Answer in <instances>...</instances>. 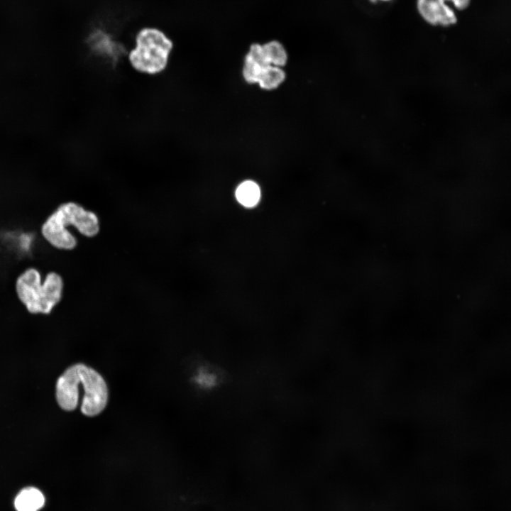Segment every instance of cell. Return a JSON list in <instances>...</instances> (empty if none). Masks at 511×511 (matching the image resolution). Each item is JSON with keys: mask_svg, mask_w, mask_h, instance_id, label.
<instances>
[{"mask_svg": "<svg viewBox=\"0 0 511 511\" xmlns=\"http://www.w3.org/2000/svg\"><path fill=\"white\" fill-rule=\"evenodd\" d=\"M266 66H263L246 54L243 68V75L245 80L251 84L258 82V77L262 70Z\"/></svg>", "mask_w": 511, "mask_h": 511, "instance_id": "obj_10", "label": "cell"}, {"mask_svg": "<svg viewBox=\"0 0 511 511\" xmlns=\"http://www.w3.org/2000/svg\"><path fill=\"white\" fill-rule=\"evenodd\" d=\"M134 47L128 53L132 68L150 75L163 72L174 49L173 40L161 29L154 26L141 28L135 34Z\"/></svg>", "mask_w": 511, "mask_h": 511, "instance_id": "obj_2", "label": "cell"}, {"mask_svg": "<svg viewBox=\"0 0 511 511\" xmlns=\"http://www.w3.org/2000/svg\"><path fill=\"white\" fill-rule=\"evenodd\" d=\"M63 286L62 278L58 273H48L42 282L39 271L30 268L17 278L16 291L30 313L48 314L61 301Z\"/></svg>", "mask_w": 511, "mask_h": 511, "instance_id": "obj_3", "label": "cell"}, {"mask_svg": "<svg viewBox=\"0 0 511 511\" xmlns=\"http://www.w3.org/2000/svg\"><path fill=\"white\" fill-rule=\"evenodd\" d=\"M285 77V72L281 67L268 65L262 70L257 83L265 89H273L284 81Z\"/></svg>", "mask_w": 511, "mask_h": 511, "instance_id": "obj_9", "label": "cell"}, {"mask_svg": "<svg viewBox=\"0 0 511 511\" xmlns=\"http://www.w3.org/2000/svg\"><path fill=\"white\" fill-rule=\"evenodd\" d=\"M419 13L429 23L449 26L456 22L454 11L441 0H418Z\"/></svg>", "mask_w": 511, "mask_h": 511, "instance_id": "obj_5", "label": "cell"}, {"mask_svg": "<svg viewBox=\"0 0 511 511\" xmlns=\"http://www.w3.org/2000/svg\"><path fill=\"white\" fill-rule=\"evenodd\" d=\"M72 226L82 235L93 237L99 231L97 214L75 202L60 205L45 220L41 227L44 238L53 247L61 250L74 249L77 241L67 230Z\"/></svg>", "mask_w": 511, "mask_h": 511, "instance_id": "obj_1", "label": "cell"}, {"mask_svg": "<svg viewBox=\"0 0 511 511\" xmlns=\"http://www.w3.org/2000/svg\"><path fill=\"white\" fill-rule=\"evenodd\" d=\"M79 380L84 388L81 412L86 416L99 414L106 407L108 389L102 376L82 363L75 364Z\"/></svg>", "mask_w": 511, "mask_h": 511, "instance_id": "obj_4", "label": "cell"}, {"mask_svg": "<svg viewBox=\"0 0 511 511\" xmlns=\"http://www.w3.org/2000/svg\"><path fill=\"white\" fill-rule=\"evenodd\" d=\"M441 1H446V0H441ZM451 1H452L453 3L454 4V2H455L456 0H451Z\"/></svg>", "mask_w": 511, "mask_h": 511, "instance_id": "obj_11", "label": "cell"}, {"mask_svg": "<svg viewBox=\"0 0 511 511\" xmlns=\"http://www.w3.org/2000/svg\"><path fill=\"white\" fill-rule=\"evenodd\" d=\"M45 502V495L40 489L26 487L16 495L13 505L16 511H40Z\"/></svg>", "mask_w": 511, "mask_h": 511, "instance_id": "obj_6", "label": "cell"}, {"mask_svg": "<svg viewBox=\"0 0 511 511\" xmlns=\"http://www.w3.org/2000/svg\"><path fill=\"white\" fill-rule=\"evenodd\" d=\"M263 53L268 65L284 66L287 61V53L284 45L273 40L262 45Z\"/></svg>", "mask_w": 511, "mask_h": 511, "instance_id": "obj_8", "label": "cell"}, {"mask_svg": "<svg viewBox=\"0 0 511 511\" xmlns=\"http://www.w3.org/2000/svg\"><path fill=\"white\" fill-rule=\"evenodd\" d=\"M235 197L242 206L253 207L260 199V189L256 182L251 180L243 181L236 187Z\"/></svg>", "mask_w": 511, "mask_h": 511, "instance_id": "obj_7", "label": "cell"}]
</instances>
